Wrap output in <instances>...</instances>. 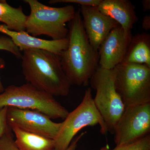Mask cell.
<instances>
[{"label":"cell","mask_w":150,"mask_h":150,"mask_svg":"<svg viewBox=\"0 0 150 150\" xmlns=\"http://www.w3.org/2000/svg\"><path fill=\"white\" fill-rule=\"evenodd\" d=\"M6 106L35 110L51 119H65L69 112L53 95L28 83L5 89L0 94V109Z\"/></svg>","instance_id":"277c9868"},{"label":"cell","mask_w":150,"mask_h":150,"mask_svg":"<svg viewBox=\"0 0 150 150\" xmlns=\"http://www.w3.org/2000/svg\"><path fill=\"white\" fill-rule=\"evenodd\" d=\"M0 50L8 51L16 56L18 59H21V51L8 36L0 35Z\"/></svg>","instance_id":"d6986e66"},{"label":"cell","mask_w":150,"mask_h":150,"mask_svg":"<svg viewBox=\"0 0 150 150\" xmlns=\"http://www.w3.org/2000/svg\"><path fill=\"white\" fill-rule=\"evenodd\" d=\"M142 27L145 30H149L150 29V16L146 15L143 18L142 22Z\"/></svg>","instance_id":"7402d4cb"},{"label":"cell","mask_w":150,"mask_h":150,"mask_svg":"<svg viewBox=\"0 0 150 150\" xmlns=\"http://www.w3.org/2000/svg\"><path fill=\"white\" fill-rule=\"evenodd\" d=\"M7 107L6 106L0 109V137L11 131L7 122Z\"/></svg>","instance_id":"44dd1931"},{"label":"cell","mask_w":150,"mask_h":150,"mask_svg":"<svg viewBox=\"0 0 150 150\" xmlns=\"http://www.w3.org/2000/svg\"><path fill=\"white\" fill-rule=\"evenodd\" d=\"M16 137L15 144L19 150H54L55 142L36 134L22 131L16 127H12Z\"/></svg>","instance_id":"9a60e30c"},{"label":"cell","mask_w":150,"mask_h":150,"mask_svg":"<svg viewBox=\"0 0 150 150\" xmlns=\"http://www.w3.org/2000/svg\"><path fill=\"white\" fill-rule=\"evenodd\" d=\"M112 150H150V135L130 144L116 146Z\"/></svg>","instance_id":"ac0fdd59"},{"label":"cell","mask_w":150,"mask_h":150,"mask_svg":"<svg viewBox=\"0 0 150 150\" xmlns=\"http://www.w3.org/2000/svg\"><path fill=\"white\" fill-rule=\"evenodd\" d=\"M102 0H51L48 3L50 4L57 3H73L80 5V6L98 7L100 4Z\"/></svg>","instance_id":"ffe728a7"},{"label":"cell","mask_w":150,"mask_h":150,"mask_svg":"<svg viewBox=\"0 0 150 150\" xmlns=\"http://www.w3.org/2000/svg\"><path fill=\"white\" fill-rule=\"evenodd\" d=\"M68 38V47L59 55L62 68L71 85L86 86L99 67V54L89 41L80 8L69 22Z\"/></svg>","instance_id":"6da1fadb"},{"label":"cell","mask_w":150,"mask_h":150,"mask_svg":"<svg viewBox=\"0 0 150 150\" xmlns=\"http://www.w3.org/2000/svg\"><path fill=\"white\" fill-rule=\"evenodd\" d=\"M27 18L21 6L13 7L6 0H0V22L4 23L9 29L16 32L25 31Z\"/></svg>","instance_id":"2e32d148"},{"label":"cell","mask_w":150,"mask_h":150,"mask_svg":"<svg viewBox=\"0 0 150 150\" xmlns=\"http://www.w3.org/2000/svg\"><path fill=\"white\" fill-rule=\"evenodd\" d=\"M22 72L27 83L53 96H67L70 84L60 56L50 51L30 49L22 54Z\"/></svg>","instance_id":"7a4b0ae2"},{"label":"cell","mask_w":150,"mask_h":150,"mask_svg":"<svg viewBox=\"0 0 150 150\" xmlns=\"http://www.w3.org/2000/svg\"><path fill=\"white\" fill-rule=\"evenodd\" d=\"M150 103L125 107L114 127L116 146L130 144L150 134Z\"/></svg>","instance_id":"ba28073f"},{"label":"cell","mask_w":150,"mask_h":150,"mask_svg":"<svg viewBox=\"0 0 150 150\" xmlns=\"http://www.w3.org/2000/svg\"><path fill=\"white\" fill-rule=\"evenodd\" d=\"M142 7L144 11H147L150 10V0H143L142 2Z\"/></svg>","instance_id":"cb8c5ba5"},{"label":"cell","mask_w":150,"mask_h":150,"mask_svg":"<svg viewBox=\"0 0 150 150\" xmlns=\"http://www.w3.org/2000/svg\"><path fill=\"white\" fill-rule=\"evenodd\" d=\"M30 7L29 15L25 22V32L33 36L46 35L52 40L68 37L69 29L66 23L74 17L76 11L72 5L53 7L37 0H24Z\"/></svg>","instance_id":"3957f363"},{"label":"cell","mask_w":150,"mask_h":150,"mask_svg":"<svg viewBox=\"0 0 150 150\" xmlns=\"http://www.w3.org/2000/svg\"><path fill=\"white\" fill-rule=\"evenodd\" d=\"M0 32L10 38L21 51L30 49H43L59 56L62 51L67 49L69 44L68 37L60 40H44L33 37L25 31L10 30L5 24L0 25Z\"/></svg>","instance_id":"7c38bea8"},{"label":"cell","mask_w":150,"mask_h":150,"mask_svg":"<svg viewBox=\"0 0 150 150\" xmlns=\"http://www.w3.org/2000/svg\"><path fill=\"white\" fill-rule=\"evenodd\" d=\"M5 62L4 59L0 57V69H4L5 67ZM5 89L3 86L1 81V77H0V94L2 93L4 91Z\"/></svg>","instance_id":"603a6c76"},{"label":"cell","mask_w":150,"mask_h":150,"mask_svg":"<svg viewBox=\"0 0 150 150\" xmlns=\"http://www.w3.org/2000/svg\"><path fill=\"white\" fill-rule=\"evenodd\" d=\"M7 107V122L11 129L16 127L25 132L54 140L63 126V122L55 123L38 111Z\"/></svg>","instance_id":"9c48e42d"},{"label":"cell","mask_w":150,"mask_h":150,"mask_svg":"<svg viewBox=\"0 0 150 150\" xmlns=\"http://www.w3.org/2000/svg\"><path fill=\"white\" fill-rule=\"evenodd\" d=\"M54 139V150H66L78 132L86 126L99 124L100 132L105 134L108 129L93 102L92 90H86L83 98L77 107L69 112Z\"/></svg>","instance_id":"52a82bcc"},{"label":"cell","mask_w":150,"mask_h":150,"mask_svg":"<svg viewBox=\"0 0 150 150\" xmlns=\"http://www.w3.org/2000/svg\"><path fill=\"white\" fill-rule=\"evenodd\" d=\"M86 133V132L82 133L74 139H73L69 147L66 150H76L78 142ZM0 150H19L15 144L13 134L11 131L0 137Z\"/></svg>","instance_id":"e0dca14e"},{"label":"cell","mask_w":150,"mask_h":150,"mask_svg":"<svg viewBox=\"0 0 150 150\" xmlns=\"http://www.w3.org/2000/svg\"><path fill=\"white\" fill-rule=\"evenodd\" d=\"M121 64L145 65L150 68L149 34L144 33L132 36Z\"/></svg>","instance_id":"5bb4252c"},{"label":"cell","mask_w":150,"mask_h":150,"mask_svg":"<svg viewBox=\"0 0 150 150\" xmlns=\"http://www.w3.org/2000/svg\"><path fill=\"white\" fill-rule=\"evenodd\" d=\"M97 7L114 20L126 32L131 31L138 21L135 7L129 0H102Z\"/></svg>","instance_id":"4fadbf2b"},{"label":"cell","mask_w":150,"mask_h":150,"mask_svg":"<svg viewBox=\"0 0 150 150\" xmlns=\"http://www.w3.org/2000/svg\"><path fill=\"white\" fill-rule=\"evenodd\" d=\"M84 28L90 43L97 51L108 33L118 24L97 7L80 6Z\"/></svg>","instance_id":"8fae6325"},{"label":"cell","mask_w":150,"mask_h":150,"mask_svg":"<svg viewBox=\"0 0 150 150\" xmlns=\"http://www.w3.org/2000/svg\"><path fill=\"white\" fill-rule=\"evenodd\" d=\"M115 67V88L125 107L150 103V67L123 64Z\"/></svg>","instance_id":"8992f818"},{"label":"cell","mask_w":150,"mask_h":150,"mask_svg":"<svg viewBox=\"0 0 150 150\" xmlns=\"http://www.w3.org/2000/svg\"><path fill=\"white\" fill-rule=\"evenodd\" d=\"M132 35L118 24L108 33L99 50V66L107 70L114 69L123 62Z\"/></svg>","instance_id":"30bf717a"},{"label":"cell","mask_w":150,"mask_h":150,"mask_svg":"<svg viewBox=\"0 0 150 150\" xmlns=\"http://www.w3.org/2000/svg\"><path fill=\"white\" fill-rule=\"evenodd\" d=\"M100 150H110V149L108 146H106L103 147Z\"/></svg>","instance_id":"d4e9b609"},{"label":"cell","mask_w":150,"mask_h":150,"mask_svg":"<svg viewBox=\"0 0 150 150\" xmlns=\"http://www.w3.org/2000/svg\"><path fill=\"white\" fill-rule=\"evenodd\" d=\"M116 69L107 70L98 67L90 80L96 91L93 102L108 129L113 133L114 127L125 109L121 97L116 91Z\"/></svg>","instance_id":"5b68a950"}]
</instances>
